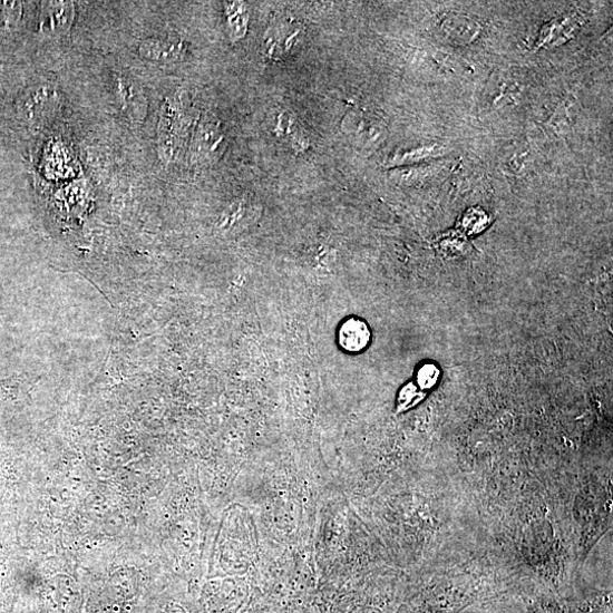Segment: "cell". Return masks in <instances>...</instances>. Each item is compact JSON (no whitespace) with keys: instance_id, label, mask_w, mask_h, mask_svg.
I'll list each match as a JSON object with an SVG mask.
<instances>
[{"instance_id":"obj_1","label":"cell","mask_w":613,"mask_h":613,"mask_svg":"<svg viewBox=\"0 0 613 613\" xmlns=\"http://www.w3.org/2000/svg\"><path fill=\"white\" fill-rule=\"evenodd\" d=\"M187 119L175 99H167L160 113L158 127V152L160 158L168 163L178 154L186 133Z\"/></svg>"},{"instance_id":"obj_2","label":"cell","mask_w":613,"mask_h":613,"mask_svg":"<svg viewBox=\"0 0 613 613\" xmlns=\"http://www.w3.org/2000/svg\"><path fill=\"white\" fill-rule=\"evenodd\" d=\"M225 149V136L221 123L212 114H206L198 123L191 155L196 164L207 165L215 163Z\"/></svg>"},{"instance_id":"obj_3","label":"cell","mask_w":613,"mask_h":613,"mask_svg":"<svg viewBox=\"0 0 613 613\" xmlns=\"http://www.w3.org/2000/svg\"><path fill=\"white\" fill-rule=\"evenodd\" d=\"M59 100L57 90L50 85L30 88L21 98L19 110L27 120H41L55 110Z\"/></svg>"},{"instance_id":"obj_4","label":"cell","mask_w":613,"mask_h":613,"mask_svg":"<svg viewBox=\"0 0 613 613\" xmlns=\"http://www.w3.org/2000/svg\"><path fill=\"white\" fill-rule=\"evenodd\" d=\"M76 16L72 2H46L40 12V31L48 37L67 35L74 25Z\"/></svg>"},{"instance_id":"obj_5","label":"cell","mask_w":613,"mask_h":613,"mask_svg":"<svg viewBox=\"0 0 613 613\" xmlns=\"http://www.w3.org/2000/svg\"><path fill=\"white\" fill-rule=\"evenodd\" d=\"M117 98L123 111L135 120H143L147 114L148 103L143 88L128 77L117 80Z\"/></svg>"},{"instance_id":"obj_6","label":"cell","mask_w":613,"mask_h":613,"mask_svg":"<svg viewBox=\"0 0 613 613\" xmlns=\"http://www.w3.org/2000/svg\"><path fill=\"white\" fill-rule=\"evenodd\" d=\"M139 52L149 60L172 64L186 55L187 46L175 38H152L140 43Z\"/></svg>"},{"instance_id":"obj_7","label":"cell","mask_w":613,"mask_h":613,"mask_svg":"<svg viewBox=\"0 0 613 613\" xmlns=\"http://www.w3.org/2000/svg\"><path fill=\"white\" fill-rule=\"evenodd\" d=\"M371 340L370 329L360 320L351 319L340 329L339 341L341 347L350 352L363 350Z\"/></svg>"},{"instance_id":"obj_8","label":"cell","mask_w":613,"mask_h":613,"mask_svg":"<svg viewBox=\"0 0 613 613\" xmlns=\"http://www.w3.org/2000/svg\"><path fill=\"white\" fill-rule=\"evenodd\" d=\"M442 35L455 43H466L478 35L480 27L474 19L455 16L446 19L441 26Z\"/></svg>"},{"instance_id":"obj_9","label":"cell","mask_w":613,"mask_h":613,"mask_svg":"<svg viewBox=\"0 0 613 613\" xmlns=\"http://www.w3.org/2000/svg\"><path fill=\"white\" fill-rule=\"evenodd\" d=\"M22 12L20 2H0V29H14L22 19Z\"/></svg>"},{"instance_id":"obj_10","label":"cell","mask_w":613,"mask_h":613,"mask_svg":"<svg viewBox=\"0 0 613 613\" xmlns=\"http://www.w3.org/2000/svg\"><path fill=\"white\" fill-rule=\"evenodd\" d=\"M531 613H566L565 609L554 599L538 597L529 606Z\"/></svg>"},{"instance_id":"obj_11","label":"cell","mask_w":613,"mask_h":613,"mask_svg":"<svg viewBox=\"0 0 613 613\" xmlns=\"http://www.w3.org/2000/svg\"><path fill=\"white\" fill-rule=\"evenodd\" d=\"M228 22L231 31L234 35H237V37L242 36L243 26H245V20H243V17H245L243 13V10L237 4H232L228 9Z\"/></svg>"},{"instance_id":"obj_12","label":"cell","mask_w":613,"mask_h":613,"mask_svg":"<svg viewBox=\"0 0 613 613\" xmlns=\"http://www.w3.org/2000/svg\"><path fill=\"white\" fill-rule=\"evenodd\" d=\"M436 373H438V371L434 364H428L421 368L418 379L420 386L427 389L434 387L438 381V377H436Z\"/></svg>"},{"instance_id":"obj_13","label":"cell","mask_w":613,"mask_h":613,"mask_svg":"<svg viewBox=\"0 0 613 613\" xmlns=\"http://www.w3.org/2000/svg\"><path fill=\"white\" fill-rule=\"evenodd\" d=\"M352 613H383V611L374 605H363L356 609Z\"/></svg>"}]
</instances>
